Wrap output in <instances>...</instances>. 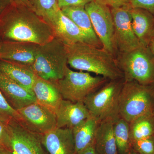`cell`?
I'll return each instance as SVG.
<instances>
[{"label": "cell", "instance_id": "1", "mask_svg": "<svg viewBox=\"0 0 154 154\" xmlns=\"http://www.w3.org/2000/svg\"><path fill=\"white\" fill-rule=\"evenodd\" d=\"M55 37L50 25L27 6L12 2L0 17L2 41L42 45Z\"/></svg>", "mask_w": 154, "mask_h": 154}, {"label": "cell", "instance_id": "2", "mask_svg": "<svg viewBox=\"0 0 154 154\" xmlns=\"http://www.w3.org/2000/svg\"><path fill=\"white\" fill-rule=\"evenodd\" d=\"M67 64L80 71L92 72L109 80L123 79L115 57L102 48L85 43L65 45Z\"/></svg>", "mask_w": 154, "mask_h": 154}, {"label": "cell", "instance_id": "3", "mask_svg": "<svg viewBox=\"0 0 154 154\" xmlns=\"http://www.w3.org/2000/svg\"><path fill=\"white\" fill-rule=\"evenodd\" d=\"M67 61L66 46L55 36L46 44L39 45L30 67L37 77L54 83L63 78Z\"/></svg>", "mask_w": 154, "mask_h": 154}, {"label": "cell", "instance_id": "4", "mask_svg": "<svg viewBox=\"0 0 154 154\" xmlns=\"http://www.w3.org/2000/svg\"><path fill=\"white\" fill-rule=\"evenodd\" d=\"M117 54L116 60L124 82L134 81L144 85L154 83V57L149 46L141 45Z\"/></svg>", "mask_w": 154, "mask_h": 154}, {"label": "cell", "instance_id": "5", "mask_svg": "<svg viewBox=\"0 0 154 154\" xmlns=\"http://www.w3.org/2000/svg\"><path fill=\"white\" fill-rule=\"evenodd\" d=\"M154 111V92L149 85L124 82L119 102V115L128 122Z\"/></svg>", "mask_w": 154, "mask_h": 154}, {"label": "cell", "instance_id": "6", "mask_svg": "<svg viewBox=\"0 0 154 154\" xmlns=\"http://www.w3.org/2000/svg\"><path fill=\"white\" fill-rule=\"evenodd\" d=\"M124 79L109 80L89 94L83 102L90 114L99 121L119 116V102Z\"/></svg>", "mask_w": 154, "mask_h": 154}, {"label": "cell", "instance_id": "7", "mask_svg": "<svg viewBox=\"0 0 154 154\" xmlns=\"http://www.w3.org/2000/svg\"><path fill=\"white\" fill-rule=\"evenodd\" d=\"M109 80L89 72H75L67 66L63 78L54 82L63 98L72 102H83L85 98Z\"/></svg>", "mask_w": 154, "mask_h": 154}, {"label": "cell", "instance_id": "8", "mask_svg": "<svg viewBox=\"0 0 154 154\" xmlns=\"http://www.w3.org/2000/svg\"><path fill=\"white\" fill-rule=\"evenodd\" d=\"M85 9L102 48L116 58L117 52L114 41V25L111 9L94 1L85 6Z\"/></svg>", "mask_w": 154, "mask_h": 154}, {"label": "cell", "instance_id": "9", "mask_svg": "<svg viewBox=\"0 0 154 154\" xmlns=\"http://www.w3.org/2000/svg\"><path fill=\"white\" fill-rule=\"evenodd\" d=\"M130 8L128 5L111 9L117 53L128 52L141 45L133 29Z\"/></svg>", "mask_w": 154, "mask_h": 154}, {"label": "cell", "instance_id": "10", "mask_svg": "<svg viewBox=\"0 0 154 154\" xmlns=\"http://www.w3.org/2000/svg\"><path fill=\"white\" fill-rule=\"evenodd\" d=\"M17 111L20 116L19 122L32 132L42 135L57 128L55 112L37 102Z\"/></svg>", "mask_w": 154, "mask_h": 154}, {"label": "cell", "instance_id": "11", "mask_svg": "<svg viewBox=\"0 0 154 154\" xmlns=\"http://www.w3.org/2000/svg\"><path fill=\"white\" fill-rule=\"evenodd\" d=\"M9 134L8 149L15 154H46L41 135L30 131L17 120L7 125Z\"/></svg>", "mask_w": 154, "mask_h": 154}, {"label": "cell", "instance_id": "12", "mask_svg": "<svg viewBox=\"0 0 154 154\" xmlns=\"http://www.w3.org/2000/svg\"><path fill=\"white\" fill-rule=\"evenodd\" d=\"M38 46L31 42L2 40L0 59L31 66L36 59Z\"/></svg>", "mask_w": 154, "mask_h": 154}, {"label": "cell", "instance_id": "13", "mask_svg": "<svg viewBox=\"0 0 154 154\" xmlns=\"http://www.w3.org/2000/svg\"><path fill=\"white\" fill-rule=\"evenodd\" d=\"M0 91L11 107L17 111L36 102L32 91L23 88L1 72Z\"/></svg>", "mask_w": 154, "mask_h": 154}, {"label": "cell", "instance_id": "14", "mask_svg": "<svg viewBox=\"0 0 154 154\" xmlns=\"http://www.w3.org/2000/svg\"><path fill=\"white\" fill-rule=\"evenodd\" d=\"M42 144L49 154H75L72 129L56 128L41 135Z\"/></svg>", "mask_w": 154, "mask_h": 154}, {"label": "cell", "instance_id": "15", "mask_svg": "<svg viewBox=\"0 0 154 154\" xmlns=\"http://www.w3.org/2000/svg\"><path fill=\"white\" fill-rule=\"evenodd\" d=\"M57 128L72 129L88 118L90 112L83 102L63 99L55 112Z\"/></svg>", "mask_w": 154, "mask_h": 154}, {"label": "cell", "instance_id": "16", "mask_svg": "<svg viewBox=\"0 0 154 154\" xmlns=\"http://www.w3.org/2000/svg\"><path fill=\"white\" fill-rule=\"evenodd\" d=\"M49 25L54 31L56 37L65 45L85 43L92 45L84 32L63 13L61 9Z\"/></svg>", "mask_w": 154, "mask_h": 154}, {"label": "cell", "instance_id": "17", "mask_svg": "<svg viewBox=\"0 0 154 154\" xmlns=\"http://www.w3.org/2000/svg\"><path fill=\"white\" fill-rule=\"evenodd\" d=\"M134 32L141 45L148 47L154 40V16L148 11L131 7Z\"/></svg>", "mask_w": 154, "mask_h": 154}, {"label": "cell", "instance_id": "18", "mask_svg": "<svg viewBox=\"0 0 154 154\" xmlns=\"http://www.w3.org/2000/svg\"><path fill=\"white\" fill-rule=\"evenodd\" d=\"M36 102L56 112L63 100L58 88L54 83L36 77L32 88Z\"/></svg>", "mask_w": 154, "mask_h": 154}, {"label": "cell", "instance_id": "19", "mask_svg": "<svg viewBox=\"0 0 154 154\" xmlns=\"http://www.w3.org/2000/svg\"><path fill=\"white\" fill-rule=\"evenodd\" d=\"M0 72L23 88L33 92L32 88L37 76L30 66L0 59Z\"/></svg>", "mask_w": 154, "mask_h": 154}, {"label": "cell", "instance_id": "20", "mask_svg": "<svg viewBox=\"0 0 154 154\" xmlns=\"http://www.w3.org/2000/svg\"><path fill=\"white\" fill-rule=\"evenodd\" d=\"M61 10L84 32L92 45L102 48V45L94 31L91 19L85 7L69 6L63 8Z\"/></svg>", "mask_w": 154, "mask_h": 154}, {"label": "cell", "instance_id": "21", "mask_svg": "<svg viewBox=\"0 0 154 154\" xmlns=\"http://www.w3.org/2000/svg\"><path fill=\"white\" fill-rule=\"evenodd\" d=\"M100 121L91 115L72 128L75 154L94 143L96 130Z\"/></svg>", "mask_w": 154, "mask_h": 154}, {"label": "cell", "instance_id": "22", "mask_svg": "<svg viewBox=\"0 0 154 154\" xmlns=\"http://www.w3.org/2000/svg\"><path fill=\"white\" fill-rule=\"evenodd\" d=\"M114 120L100 121L96 130L94 146L98 154H118L113 132Z\"/></svg>", "mask_w": 154, "mask_h": 154}, {"label": "cell", "instance_id": "23", "mask_svg": "<svg viewBox=\"0 0 154 154\" xmlns=\"http://www.w3.org/2000/svg\"><path fill=\"white\" fill-rule=\"evenodd\" d=\"M130 142L154 135V111L146 113L129 123Z\"/></svg>", "mask_w": 154, "mask_h": 154}, {"label": "cell", "instance_id": "24", "mask_svg": "<svg viewBox=\"0 0 154 154\" xmlns=\"http://www.w3.org/2000/svg\"><path fill=\"white\" fill-rule=\"evenodd\" d=\"M113 128L118 154H130L129 122L119 116L113 121Z\"/></svg>", "mask_w": 154, "mask_h": 154}, {"label": "cell", "instance_id": "25", "mask_svg": "<svg viewBox=\"0 0 154 154\" xmlns=\"http://www.w3.org/2000/svg\"><path fill=\"white\" fill-rule=\"evenodd\" d=\"M29 2L30 8L49 25L60 10L57 0H29Z\"/></svg>", "mask_w": 154, "mask_h": 154}, {"label": "cell", "instance_id": "26", "mask_svg": "<svg viewBox=\"0 0 154 154\" xmlns=\"http://www.w3.org/2000/svg\"><path fill=\"white\" fill-rule=\"evenodd\" d=\"M14 119L19 121V113L11 107L0 91V122L7 125Z\"/></svg>", "mask_w": 154, "mask_h": 154}, {"label": "cell", "instance_id": "27", "mask_svg": "<svg viewBox=\"0 0 154 154\" xmlns=\"http://www.w3.org/2000/svg\"><path fill=\"white\" fill-rule=\"evenodd\" d=\"M131 149L139 154H154V135L131 142Z\"/></svg>", "mask_w": 154, "mask_h": 154}, {"label": "cell", "instance_id": "28", "mask_svg": "<svg viewBox=\"0 0 154 154\" xmlns=\"http://www.w3.org/2000/svg\"><path fill=\"white\" fill-rule=\"evenodd\" d=\"M132 8H138L148 11L154 16V0H130Z\"/></svg>", "mask_w": 154, "mask_h": 154}, {"label": "cell", "instance_id": "29", "mask_svg": "<svg viewBox=\"0 0 154 154\" xmlns=\"http://www.w3.org/2000/svg\"><path fill=\"white\" fill-rule=\"evenodd\" d=\"M96 2L110 7L111 8H121L130 5V0H94Z\"/></svg>", "mask_w": 154, "mask_h": 154}, {"label": "cell", "instance_id": "30", "mask_svg": "<svg viewBox=\"0 0 154 154\" xmlns=\"http://www.w3.org/2000/svg\"><path fill=\"white\" fill-rule=\"evenodd\" d=\"M94 0H57L60 8L69 6H83L85 7L87 4Z\"/></svg>", "mask_w": 154, "mask_h": 154}, {"label": "cell", "instance_id": "31", "mask_svg": "<svg viewBox=\"0 0 154 154\" xmlns=\"http://www.w3.org/2000/svg\"><path fill=\"white\" fill-rule=\"evenodd\" d=\"M9 134L7 125L0 122V148L8 149Z\"/></svg>", "mask_w": 154, "mask_h": 154}, {"label": "cell", "instance_id": "32", "mask_svg": "<svg viewBox=\"0 0 154 154\" xmlns=\"http://www.w3.org/2000/svg\"><path fill=\"white\" fill-rule=\"evenodd\" d=\"M76 154H98L95 149L94 143Z\"/></svg>", "mask_w": 154, "mask_h": 154}, {"label": "cell", "instance_id": "33", "mask_svg": "<svg viewBox=\"0 0 154 154\" xmlns=\"http://www.w3.org/2000/svg\"><path fill=\"white\" fill-rule=\"evenodd\" d=\"M11 2V0H0V17Z\"/></svg>", "mask_w": 154, "mask_h": 154}, {"label": "cell", "instance_id": "34", "mask_svg": "<svg viewBox=\"0 0 154 154\" xmlns=\"http://www.w3.org/2000/svg\"><path fill=\"white\" fill-rule=\"evenodd\" d=\"M11 1L13 2L19 4V5L26 6L28 8H30V5L29 0H11Z\"/></svg>", "mask_w": 154, "mask_h": 154}, {"label": "cell", "instance_id": "35", "mask_svg": "<svg viewBox=\"0 0 154 154\" xmlns=\"http://www.w3.org/2000/svg\"><path fill=\"white\" fill-rule=\"evenodd\" d=\"M1 152L2 154H15L12 151L6 148H2Z\"/></svg>", "mask_w": 154, "mask_h": 154}, {"label": "cell", "instance_id": "36", "mask_svg": "<svg viewBox=\"0 0 154 154\" xmlns=\"http://www.w3.org/2000/svg\"><path fill=\"white\" fill-rule=\"evenodd\" d=\"M149 47L150 48L151 51L154 57V40L152 42Z\"/></svg>", "mask_w": 154, "mask_h": 154}, {"label": "cell", "instance_id": "37", "mask_svg": "<svg viewBox=\"0 0 154 154\" xmlns=\"http://www.w3.org/2000/svg\"><path fill=\"white\" fill-rule=\"evenodd\" d=\"M130 154H139L138 153L136 152H135L134 150L131 149V152Z\"/></svg>", "mask_w": 154, "mask_h": 154}, {"label": "cell", "instance_id": "38", "mask_svg": "<svg viewBox=\"0 0 154 154\" xmlns=\"http://www.w3.org/2000/svg\"><path fill=\"white\" fill-rule=\"evenodd\" d=\"M0 154H2V152H1V148H0Z\"/></svg>", "mask_w": 154, "mask_h": 154}, {"label": "cell", "instance_id": "39", "mask_svg": "<svg viewBox=\"0 0 154 154\" xmlns=\"http://www.w3.org/2000/svg\"><path fill=\"white\" fill-rule=\"evenodd\" d=\"M1 41H2V40H1V39H0V44H1ZM0 57H1V54H0Z\"/></svg>", "mask_w": 154, "mask_h": 154}, {"label": "cell", "instance_id": "40", "mask_svg": "<svg viewBox=\"0 0 154 154\" xmlns=\"http://www.w3.org/2000/svg\"></svg>", "mask_w": 154, "mask_h": 154}, {"label": "cell", "instance_id": "41", "mask_svg": "<svg viewBox=\"0 0 154 154\" xmlns=\"http://www.w3.org/2000/svg\"></svg>", "mask_w": 154, "mask_h": 154}]
</instances>
